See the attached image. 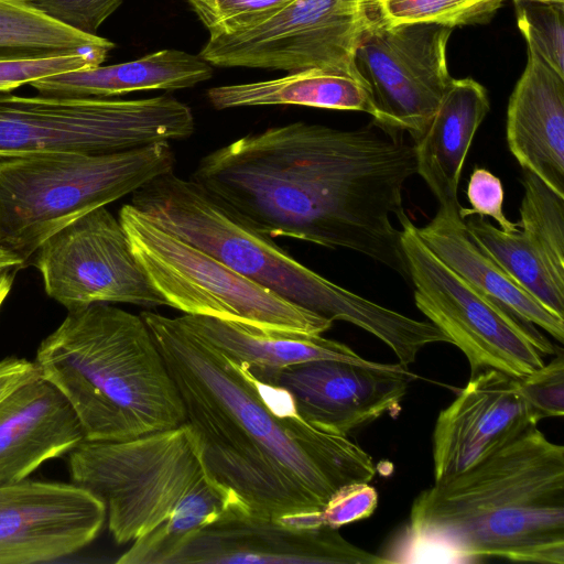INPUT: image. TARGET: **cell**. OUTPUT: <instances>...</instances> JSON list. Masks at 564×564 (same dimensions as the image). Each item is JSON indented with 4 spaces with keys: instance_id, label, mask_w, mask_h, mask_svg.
<instances>
[{
    "instance_id": "1",
    "label": "cell",
    "mask_w": 564,
    "mask_h": 564,
    "mask_svg": "<svg viewBox=\"0 0 564 564\" xmlns=\"http://www.w3.org/2000/svg\"><path fill=\"white\" fill-rule=\"evenodd\" d=\"M375 122L352 130L304 121L248 133L204 155L191 178L249 225L344 248L410 282L400 228L413 144Z\"/></svg>"
},
{
    "instance_id": "28",
    "label": "cell",
    "mask_w": 564,
    "mask_h": 564,
    "mask_svg": "<svg viewBox=\"0 0 564 564\" xmlns=\"http://www.w3.org/2000/svg\"><path fill=\"white\" fill-rule=\"evenodd\" d=\"M524 194L520 205L519 229L530 236L550 260L564 270V196L542 180L524 171Z\"/></svg>"
},
{
    "instance_id": "19",
    "label": "cell",
    "mask_w": 564,
    "mask_h": 564,
    "mask_svg": "<svg viewBox=\"0 0 564 564\" xmlns=\"http://www.w3.org/2000/svg\"><path fill=\"white\" fill-rule=\"evenodd\" d=\"M506 133L523 170L564 196V77L529 48L509 99Z\"/></svg>"
},
{
    "instance_id": "23",
    "label": "cell",
    "mask_w": 564,
    "mask_h": 564,
    "mask_svg": "<svg viewBox=\"0 0 564 564\" xmlns=\"http://www.w3.org/2000/svg\"><path fill=\"white\" fill-rule=\"evenodd\" d=\"M180 317L212 344L251 368L276 369L321 359L370 362L347 345L322 335L264 329L199 315Z\"/></svg>"
},
{
    "instance_id": "7",
    "label": "cell",
    "mask_w": 564,
    "mask_h": 564,
    "mask_svg": "<svg viewBox=\"0 0 564 564\" xmlns=\"http://www.w3.org/2000/svg\"><path fill=\"white\" fill-rule=\"evenodd\" d=\"M174 165L170 142L113 153L0 156V246L25 267L50 236Z\"/></svg>"
},
{
    "instance_id": "12",
    "label": "cell",
    "mask_w": 564,
    "mask_h": 564,
    "mask_svg": "<svg viewBox=\"0 0 564 564\" xmlns=\"http://www.w3.org/2000/svg\"><path fill=\"white\" fill-rule=\"evenodd\" d=\"M29 264L46 294L74 310L93 303L167 306L138 262L119 218L93 209L50 236Z\"/></svg>"
},
{
    "instance_id": "26",
    "label": "cell",
    "mask_w": 564,
    "mask_h": 564,
    "mask_svg": "<svg viewBox=\"0 0 564 564\" xmlns=\"http://www.w3.org/2000/svg\"><path fill=\"white\" fill-rule=\"evenodd\" d=\"M465 224L476 243L520 286L564 317V270L530 236L520 229L505 232L481 216L469 217Z\"/></svg>"
},
{
    "instance_id": "6",
    "label": "cell",
    "mask_w": 564,
    "mask_h": 564,
    "mask_svg": "<svg viewBox=\"0 0 564 564\" xmlns=\"http://www.w3.org/2000/svg\"><path fill=\"white\" fill-rule=\"evenodd\" d=\"M131 205L156 225L281 297L333 323L343 321L386 344L404 366L436 343L440 330L371 302L305 267L193 178L174 171L132 193Z\"/></svg>"
},
{
    "instance_id": "33",
    "label": "cell",
    "mask_w": 564,
    "mask_h": 564,
    "mask_svg": "<svg viewBox=\"0 0 564 564\" xmlns=\"http://www.w3.org/2000/svg\"><path fill=\"white\" fill-rule=\"evenodd\" d=\"M378 506V492L369 481H356L338 488L319 512L306 514L303 525L334 529L369 518Z\"/></svg>"
},
{
    "instance_id": "3",
    "label": "cell",
    "mask_w": 564,
    "mask_h": 564,
    "mask_svg": "<svg viewBox=\"0 0 564 564\" xmlns=\"http://www.w3.org/2000/svg\"><path fill=\"white\" fill-rule=\"evenodd\" d=\"M403 541L406 562L564 564V447L533 426L435 481L414 499Z\"/></svg>"
},
{
    "instance_id": "22",
    "label": "cell",
    "mask_w": 564,
    "mask_h": 564,
    "mask_svg": "<svg viewBox=\"0 0 564 564\" xmlns=\"http://www.w3.org/2000/svg\"><path fill=\"white\" fill-rule=\"evenodd\" d=\"M213 76L199 55L165 48L140 58L41 78L30 85L37 94L64 98H112L142 90L194 87Z\"/></svg>"
},
{
    "instance_id": "34",
    "label": "cell",
    "mask_w": 564,
    "mask_h": 564,
    "mask_svg": "<svg viewBox=\"0 0 564 564\" xmlns=\"http://www.w3.org/2000/svg\"><path fill=\"white\" fill-rule=\"evenodd\" d=\"M50 18L79 32L97 35L122 0H30Z\"/></svg>"
},
{
    "instance_id": "31",
    "label": "cell",
    "mask_w": 564,
    "mask_h": 564,
    "mask_svg": "<svg viewBox=\"0 0 564 564\" xmlns=\"http://www.w3.org/2000/svg\"><path fill=\"white\" fill-rule=\"evenodd\" d=\"M562 352L560 350L547 365L544 364L524 377L516 378L517 391L536 424L543 419L564 414V358Z\"/></svg>"
},
{
    "instance_id": "8",
    "label": "cell",
    "mask_w": 564,
    "mask_h": 564,
    "mask_svg": "<svg viewBox=\"0 0 564 564\" xmlns=\"http://www.w3.org/2000/svg\"><path fill=\"white\" fill-rule=\"evenodd\" d=\"M194 129L191 107L169 95L116 99L0 91V156L113 153L186 139Z\"/></svg>"
},
{
    "instance_id": "15",
    "label": "cell",
    "mask_w": 564,
    "mask_h": 564,
    "mask_svg": "<svg viewBox=\"0 0 564 564\" xmlns=\"http://www.w3.org/2000/svg\"><path fill=\"white\" fill-rule=\"evenodd\" d=\"M105 503L74 482L23 479L0 486V564L53 562L90 544Z\"/></svg>"
},
{
    "instance_id": "36",
    "label": "cell",
    "mask_w": 564,
    "mask_h": 564,
    "mask_svg": "<svg viewBox=\"0 0 564 564\" xmlns=\"http://www.w3.org/2000/svg\"><path fill=\"white\" fill-rule=\"evenodd\" d=\"M39 375L33 361L18 357L0 360V400L21 383Z\"/></svg>"
},
{
    "instance_id": "25",
    "label": "cell",
    "mask_w": 564,
    "mask_h": 564,
    "mask_svg": "<svg viewBox=\"0 0 564 564\" xmlns=\"http://www.w3.org/2000/svg\"><path fill=\"white\" fill-rule=\"evenodd\" d=\"M116 44L74 30L40 11L30 0H0V59L90 53L106 59Z\"/></svg>"
},
{
    "instance_id": "37",
    "label": "cell",
    "mask_w": 564,
    "mask_h": 564,
    "mask_svg": "<svg viewBox=\"0 0 564 564\" xmlns=\"http://www.w3.org/2000/svg\"><path fill=\"white\" fill-rule=\"evenodd\" d=\"M22 268H24L22 260L15 253L0 246V271Z\"/></svg>"
},
{
    "instance_id": "20",
    "label": "cell",
    "mask_w": 564,
    "mask_h": 564,
    "mask_svg": "<svg viewBox=\"0 0 564 564\" xmlns=\"http://www.w3.org/2000/svg\"><path fill=\"white\" fill-rule=\"evenodd\" d=\"M489 109L481 84L453 78L426 130L414 141L416 173L442 208L459 212L462 207L457 194L462 170Z\"/></svg>"
},
{
    "instance_id": "11",
    "label": "cell",
    "mask_w": 564,
    "mask_h": 564,
    "mask_svg": "<svg viewBox=\"0 0 564 564\" xmlns=\"http://www.w3.org/2000/svg\"><path fill=\"white\" fill-rule=\"evenodd\" d=\"M375 21L371 0H292L253 29L209 36L198 55L218 67L317 68L360 80L355 53Z\"/></svg>"
},
{
    "instance_id": "21",
    "label": "cell",
    "mask_w": 564,
    "mask_h": 564,
    "mask_svg": "<svg viewBox=\"0 0 564 564\" xmlns=\"http://www.w3.org/2000/svg\"><path fill=\"white\" fill-rule=\"evenodd\" d=\"M417 234L448 268L518 318L536 325L564 341V317L550 311L520 286L474 240L459 212L438 207L434 218Z\"/></svg>"
},
{
    "instance_id": "18",
    "label": "cell",
    "mask_w": 564,
    "mask_h": 564,
    "mask_svg": "<svg viewBox=\"0 0 564 564\" xmlns=\"http://www.w3.org/2000/svg\"><path fill=\"white\" fill-rule=\"evenodd\" d=\"M83 441L69 402L40 373L34 376L0 400V486L28 478Z\"/></svg>"
},
{
    "instance_id": "32",
    "label": "cell",
    "mask_w": 564,
    "mask_h": 564,
    "mask_svg": "<svg viewBox=\"0 0 564 564\" xmlns=\"http://www.w3.org/2000/svg\"><path fill=\"white\" fill-rule=\"evenodd\" d=\"M105 58L90 53L0 59V91H11L41 78L101 65Z\"/></svg>"
},
{
    "instance_id": "17",
    "label": "cell",
    "mask_w": 564,
    "mask_h": 564,
    "mask_svg": "<svg viewBox=\"0 0 564 564\" xmlns=\"http://www.w3.org/2000/svg\"><path fill=\"white\" fill-rule=\"evenodd\" d=\"M533 426L516 378L497 370L471 376L437 416L432 437L434 482L469 469Z\"/></svg>"
},
{
    "instance_id": "2",
    "label": "cell",
    "mask_w": 564,
    "mask_h": 564,
    "mask_svg": "<svg viewBox=\"0 0 564 564\" xmlns=\"http://www.w3.org/2000/svg\"><path fill=\"white\" fill-rule=\"evenodd\" d=\"M140 316L207 471L243 512L275 521L316 513L338 488L373 478L371 456L347 436L305 422L285 389L254 377L180 316Z\"/></svg>"
},
{
    "instance_id": "35",
    "label": "cell",
    "mask_w": 564,
    "mask_h": 564,
    "mask_svg": "<svg viewBox=\"0 0 564 564\" xmlns=\"http://www.w3.org/2000/svg\"><path fill=\"white\" fill-rule=\"evenodd\" d=\"M466 195L471 208L460 207L459 215L463 219L471 215L490 217L496 220L505 232L519 230L518 223L510 221L503 213L505 191L498 176L485 167H474Z\"/></svg>"
},
{
    "instance_id": "9",
    "label": "cell",
    "mask_w": 564,
    "mask_h": 564,
    "mask_svg": "<svg viewBox=\"0 0 564 564\" xmlns=\"http://www.w3.org/2000/svg\"><path fill=\"white\" fill-rule=\"evenodd\" d=\"M119 220L132 251L167 306L186 315L264 329L322 335L333 322L234 271L199 248L156 225L131 204Z\"/></svg>"
},
{
    "instance_id": "14",
    "label": "cell",
    "mask_w": 564,
    "mask_h": 564,
    "mask_svg": "<svg viewBox=\"0 0 564 564\" xmlns=\"http://www.w3.org/2000/svg\"><path fill=\"white\" fill-rule=\"evenodd\" d=\"M248 368L254 377L285 389L305 422L341 436L397 410L416 378L400 362L321 359L276 369Z\"/></svg>"
},
{
    "instance_id": "13",
    "label": "cell",
    "mask_w": 564,
    "mask_h": 564,
    "mask_svg": "<svg viewBox=\"0 0 564 564\" xmlns=\"http://www.w3.org/2000/svg\"><path fill=\"white\" fill-rule=\"evenodd\" d=\"M451 33L440 24L387 25L376 18L354 58L375 123L406 131L414 141L423 134L453 79L446 53Z\"/></svg>"
},
{
    "instance_id": "29",
    "label": "cell",
    "mask_w": 564,
    "mask_h": 564,
    "mask_svg": "<svg viewBox=\"0 0 564 564\" xmlns=\"http://www.w3.org/2000/svg\"><path fill=\"white\" fill-rule=\"evenodd\" d=\"M516 3L518 28L528 48L564 77V3Z\"/></svg>"
},
{
    "instance_id": "27",
    "label": "cell",
    "mask_w": 564,
    "mask_h": 564,
    "mask_svg": "<svg viewBox=\"0 0 564 564\" xmlns=\"http://www.w3.org/2000/svg\"><path fill=\"white\" fill-rule=\"evenodd\" d=\"M505 0H371L379 22L387 25L434 23L451 29L485 24Z\"/></svg>"
},
{
    "instance_id": "10",
    "label": "cell",
    "mask_w": 564,
    "mask_h": 564,
    "mask_svg": "<svg viewBox=\"0 0 564 564\" xmlns=\"http://www.w3.org/2000/svg\"><path fill=\"white\" fill-rule=\"evenodd\" d=\"M400 240L416 307L466 356L470 377L497 370L524 377L556 347L527 323L444 264L422 241L404 213Z\"/></svg>"
},
{
    "instance_id": "38",
    "label": "cell",
    "mask_w": 564,
    "mask_h": 564,
    "mask_svg": "<svg viewBox=\"0 0 564 564\" xmlns=\"http://www.w3.org/2000/svg\"><path fill=\"white\" fill-rule=\"evenodd\" d=\"M15 271L13 270L0 271V308L11 291Z\"/></svg>"
},
{
    "instance_id": "4",
    "label": "cell",
    "mask_w": 564,
    "mask_h": 564,
    "mask_svg": "<svg viewBox=\"0 0 564 564\" xmlns=\"http://www.w3.org/2000/svg\"><path fill=\"white\" fill-rule=\"evenodd\" d=\"M68 467L72 481L105 503L115 542H133L118 564H167L199 529L243 512L207 471L187 423L127 441L85 440Z\"/></svg>"
},
{
    "instance_id": "39",
    "label": "cell",
    "mask_w": 564,
    "mask_h": 564,
    "mask_svg": "<svg viewBox=\"0 0 564 564\" xmlns=\"http://www.w3.org/2000/svg\"><path fill=\"white\" fill-rule=\"evenodd\" d=\"M514 1H538V2H551V3H564V0H514Z\"/></svg>"
},
{
    "instance_id": "30",
    "label": "cell",
    "mask_w": 564,
    "mask_h": 564,
    "mask_svg": "<svg viewBox=\"0 0 564 564\" xmlns=\"http://www.w3.org/2000/svg\"><path fill=\"white\" fill-rule=\"evenodd\" d=\"M210 37L240 33L265 22L292 0H186Z\"/></svg>"
},
{
    "instance_id": "5",
    "label": "cell",
    "mask_w": 564,
    "mask_h": 564,
    "mask_svg": "<svg viewBox=\"0 0 564 564\" xmlns=\"http://www.w3.org/2000/svg\"><path fill=\"white\" fill-rule=\"evenodd\" d=\"M33 362L69 402L87 441H127L185 423L180 393L140 315L107 303L69 310Z\"/></svg>"
},
{
    "instance_id": "24",
    "label": "cell",
    "mask_w": 564,
    "mask_h": 564,
    "mask_svg": "<svg viewBox=\"0 0 564 564\" xmlns=\"http://www.w3.org/2000/svg\"><path fill=\"white\" fill-rule=\"evenodd\" d=\"M206 96L217 110L294 105L362 111L376 118L370 95L360 80L317 68L288 73L273 79L215 86L207 90Z\"/></svg>"
},
{
    "instance_id": "16",
    "label": "cell",
    "mask_w": 564,
    "mask_h": 564,
    "mask_svg": "<svg viewBox=\"0 0 564 564\" xmlns=\"http://www.w3.org/2000/svg\"><path fill=\"white\" fill-rule=\"evenodd\" d=\"M383 564L327 525L294 528L272 519L229 512L191 535L167 564Z\"/></svg>"
}]
</instances>
